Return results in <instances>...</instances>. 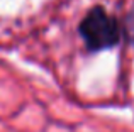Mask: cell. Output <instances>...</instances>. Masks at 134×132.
<instances>
[{"label": "cell", "mask_w": 134, "mask_h": 132, "mask_svg": "<svg viewBox=\"0 0 134 132\" xmlns=\"http://www.w3.org/2000/svg\"><path fill=\"white\" fill-rule=\"evenodd\" d=\"M82 37L85 39L87 46L93 51L110 47L117 44L119 41V24L114 17H110L102 9L92 10L88 15L83 19L80 26Z\"/></svg>", "instance_id": "1"}]
</instances>
